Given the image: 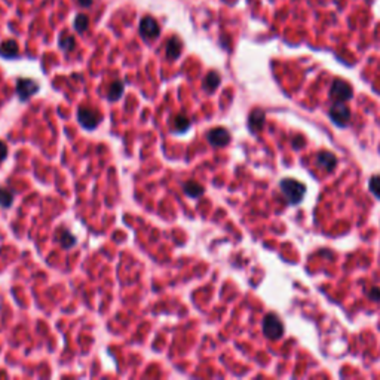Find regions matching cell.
Returning <instances> with one entry per match:
<instances>
[{
  "instance_id": "obj_10",
  "label": "cell",
  "mask_w": 380,
  "mask_h": 380,
  "mask_svg": "<svg viewBox=\"0 0 380 380\" xmlns=\"http://www.w3.org/2000/svg\"><path fill=\"white\" fill-rule=\"evenodd\" d=\"M182 48H183V45H182V41L178 39V37H171L167 43V58L168 59H177L180 54H182Z\"/></svg>"
},
{
  "instance_id": "obj_4",
  "label": "cell",
  "mask_w": 380,
  "mask_h": 380,
  "mask_svg": "<svg viewBox=\"0 0 380 380\" xmlns=\"http://www.w3.org/2000/svg\"><path fill=\"white\" fill-rule=\"evenodd\" d=\"M77 119H79V124L85 129H95L98 127L99 122H101V114L95 109L81 107L79 112H77Z\"/></svg>"
},
{
  "instance_id": "obj_16",
  "label": "cell",
  "mask_w": 380,
  "mask_h": 380,
  "mask_svg": "<svg viewBox=\"0 0 380 380\" xmlns=\"http://www.w3.org/2000/svg\"><path fill=\"white\" fill-rule=\"evenodd\" d=\"M58 239H59L61 247H63V248H66V250H69V248H71V247H74V245H76V238H74V235L71 233L70 230H67V229L61 230V233H59Z\"/></svg>"
},
{
  "instance_id": "obj_22",
  "label": "cell",
  "mask_w": 380,
  "mask_h": 380,
  "mask_svg": "<svg viewBox=\"0 0 380 380\" xmlns=\"http://www.w3.org/2000/svg\"><path fill=\"white\" fill-rule=\"evenodd\" d=\"M368 297H370L371 300H374V302H379V300H380V290H379V288H371V290L368 291Z\"/></svg>"
},
{
  "instance_id": "obj_17",
  "label": "cell",
  "mask_w": 380,
  "mask_h": 380,
  "mask_svg": "<svg viewBox=\"0 0 380 380\" xmlns=\"http://www.w3.org/2000/svg\"><path fill=\"white\" fill-rule=\"evenodd\" d=\"M122 94H124V84L121 81H116V82H113L110 85L107 98H109V101H117V99L122 97Z\"/></svg>"
},
{
  "instance_id": "obj_11",
  "label": "cell",
  "mask_w": 380,
  "mask_h": 380,
  "mask_svg": "<svg viewBox=\"0 0 380 380\" xmlns=\"http://www.w3.org/2000/svg\"><path fill=\"white\" fill-rule=\"evenodd\" d=\"M189 128H190V121H189V117H187L186 114H183V113L175 114V117H174V121H172V129H174V132L183 134V132H186Z\"/></svg>"
},
{
  "instance_id": "obj_5",
  "label": "cell",
  "mask_w": 380,
  "mask_h": 380,
  "mask_svg": "<svg viewBox=\"0 0 380 380\" xmlns=\"http://www.w3.org/2000/svg\"><path fill=\"white\" fill-rule=\"evenodd\" d=\"M330 95L331 98H334L336 101H349L352 98L353 95V89L351 85L342 79H336L333 85H331V89H330Z\"/></svg>"
},
{
  "instance_id": "obj_15",
  "label": "cell",
  "mask_w": 380,
  "mask_h": 380,
  "mask_svg": "<svg viewBox=\"0 0 380 380\" xmlns=\"http://www.w3.org/2000/svg\"><path fill=\"white\" fill-rule=\"evenodd\" d=\"M218 85H220V76H218V73L210 71L207 74V77L204 79V89L207 92H214L218 88Z\"/></svg>"
},
{
  "instance_id": "obj_18",
  "label": "cell",
  "mask_w": 380,
  "mask_h": 380,
  "mask_svg": "<svg viewBox=\"0 0 380 380\" xmlns=\"http://www.w3.org/2000/svg\"><path fill=\"white\" fill-rule=\"evenodd\" d=\"M14 202V193L8 189H0V207L2 208H9Z\"/></svg>"
},
{
  "instance_id": "obj_9",
  "label": "cell",
  "mask_w": 380,
  "mask_h": 380,
  "mask_svg": "<svg viewBox=\"0 0 380 380\" xmlns=\"http://www.w3.org/2000/svg\"><path fill=\"white\" fill-rule=\"evenodd\" d=\"M316 164L319 168H323L327 172H333L337 165V157L330 152H321L316 156Z\"/></svg>"
},
{
  "instance_id": "obj_23",
  "label": "cell",
  "mask_w": 380,
  "mask_h": 380,
  "mask_svg": "<svg viewBox=\"0 0 380 380\" xmlns=\"http://www.w3.org/2000/svg\"><path fill=\"white\" fill-rule=\"evenodd\" d=\"M6 155H8V147L3 141H0V164L6 159Z\"/></svg>"
},
{
  "instance_id": "obj_24",
  "label": "cell",
  "mask_w": 380,
  "mask_h": 380,
  "mask_svg": "<svg viewBox=\"0 0 380 380\" xmlns=\"http://www.w3.org/2000/svg\"><path fill=\"white\" fill-rule=\"evenodd\" d=\"M92 2H94V0H79V5H81L82 8H89V6L92 5Z\"/></svg>"
},
{
  "instance_id": "obj_8",
  "label": "cell",
  "mask_w": 380,
  "mask_h": 380,
  "mask_svg": "<svg viewBox=\"0 0 380 380\" xmlns=\"http://www.w3.org/2000/svg\"><path fill=\"white\" fill-rule=\"evenodd\" d=\"M208 143L214 147H223L230 141V134L226 128H214L207 135Z\"/></svg>"
},
{
  "instance_id": "obj_7",
  "label": "cell",
  "mask_w": 380,
  "mask_h": 380,
  "mask_svg": "<svg viewBox=\"0 0 380 380\" xmlns=\"http://www.w3.org/2000/svg\"><path fill=\"white\" fill-rule=\"evenodd\" d=\"M161 28L153 16H144L140 23V34L144 41H153L159 36Z\"/></svg>"
},
{
  "instance_id": "obj_13",
  "label": "cell",
  "mask_w": 380,
  "mask_h": 380,
  "mask_svg": "<svg viewBox=\"0 0 380 380\" xmlns=\"http://www.w3.org/2000/svg\"><path fill=\"white\" fill-rule=\"evenodd\" d=\"M0 56L3 58H15L18 56V45L15 41H6L0 45Z\"/></svg>"
},
{
  "instance_id": "obj_14",
  "label": "cell",
  "mask_w": 380,
  "mask_h": 380,
  "mask_svg": "<svg viewBox=\"0 0 380 380\" xmlns=\"http://www.w3.org/2000/svg\"><path fill=\"white\" fill-rule=\"evenodd\" d=\"M183 192L189 197L196 199V197L202 196L205 190H204V187H202L199 183H196V182H187V183H184Z\"/></svg>"
},
{
  "instance_id": "obj_20",
  "label": "cell",
  "mask_w": 380,
  "mask_h": 380,
  "mask_svg": "<svg viewBox=\"0 0 380 380\" xmlns=\"http://www.w3.org/2000/svg\"><path fill=\"white\" fill-rule=\"evenodd\" d=\"M88 24H89V19H88L86 15H77L76 19H74V28L79 33H85V30L88 28Z\"/></svg>"
},
{
  "instance_id": "obj_3",
  "label": "cell",
  "mask_w": 380,
  "mask_h": 380,
  "mask_svg": "<svg viewBox=\"0 0 380 380\" xmlns=\"http://www.w3.org/2000/svg\"><path fill=\"white\" fill-rule=\"evenodd\" d=\"M330 117L331 121L337 125V127H345L349 124L351 119V109L346 106V103L343 101H336L331 109H330Z\"/></svg>"
},
{
  "instance_id": "obj_12",
  "label": "cell",
  "mask_w": 380,
  "mask_h": 380,
  "mask_svg": "<svg viewBox=\"0 0 380 380\" xmlns=\"http://www.w3.org/2000/svg\"><path fill=\"white\" fill-rule=\"evenodd\" d=\"M265 125V113L262 110H254L251 114H250V121H248V127L253 132H257L260 131Z\"/></svg>"
},
{
  "instance_id": "obj_6",
  "label": "cell",
  "mask_w": 380,
  "mask_h": 380,
  "mask_svg": "<svg viewBox=\"0 0 380 380\" xmlns=\"http://www.w3.org/2000/svg\"><path fill=\"white\" fill-rule=\"evenodd\" d=\"M37 91H39V85H37L36 81L24 79V77L18 79V82H16V94H18V98L21 99L23 103L30 99V97L34 95Z\"/></svg>"
},
{
  "instance_id": "obj_19",
  "label": "cell",
  "mask_w": 380,
  "mask_h": 380,
  "mask_svg": "<svg viewBox=\"0 0 380 380\" xmlns=\"http://www.w3.org/2000/svg\"><path fill=\"white\" fill-rule=\"evenodd\" d=\"M74 46H76V42H74V37H73V36L66 34V36H61V37H59V48H61V49L70 52V51L74 49Z\"/></svg>"
},
{
  "instance_id": "obj_2",
  "label": "cell",
  "mask_w": 380,
  "mask_h": 380,
  "mask_svg": "<svg viewBox=\"0 0 380 380\" xmlns=\"http://www.w3.org/2000/svg\"><path fill=\"white\" fill-rule=\"evenodd\" d=\"M263 333L270 340H279L284 334V325L278 315L269 313L263 319Z\"/></svg>"
},
{
  "instance_id": "obj_1",
  "label": "cell",
  "mask_w": 380,
  "mask_h": 380,
  "mask_svg": "<svg viewBox=\"0 0 380 380\" xmlns=\"http://www.w3.org/2000/svg\"><path fill=\"white\" fill-rule=\"evenodd\" d=\"M281 190L284 193V196L287 197L288 204L290 205H296V204H300L302 199L306 195V186L297 180H293V178H285L281 182Z\"/></svg>"
},
{
  "instance_id": "obj_21",
  "label": "cell",
  "mask_w": 380,
  "mask_h": 380,
  "mask_svg": "<svg viewBox=\"0 0 380 380\" xmlns=\"http://www.w3.org/2000/svg\"><path fill=\"white\" fill-rule=\"evenodd\" d=\"M368 186H370L371 193H373L376 197H379L380 199V175H374V177H371V180H370Z\"/></svg>"
}]
</instances>
